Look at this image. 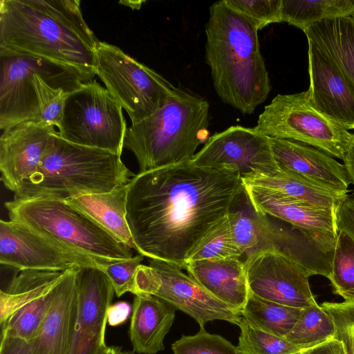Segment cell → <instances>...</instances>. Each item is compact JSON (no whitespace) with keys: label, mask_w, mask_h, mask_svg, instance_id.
<instances>
[{"label":"cell","mask_w":354,"mask_h":354,"mask_svg":"<svg viewBox=\"0 0 354 354\" xmlns=\"http://www.w3.org/2000/svg\"><path fill=\"white\" fill-rule=\"evenodd\" d=\"M191 162L200 167H230L242 180L270 176L281 169L276 163L270 138L255 128L231 126L209 137Z\"/></svg>","instance_id":"obj_13"},{"label":"cell","mask_w":354,"mask_h":354,"mask_svg":"<svg viewBox=\"0 0 354 354\" xmlns=\"http://www.w3.org/2000/svg\"><path fill=\"white\" fill-rule=\"evenodd\" d=\"M321 306L334 323V338L342 342L345 354H354V302L325 301Z\"/></svg>","instance_id":"obj_39"},{"label":"cell","mask_w":354,"mask_h":354,"mask_svg":"<svg viewBox=\"0 0 354 354\" xmlns=\"http://www.w3.org/2000/svg\"><path fill=\"white\" fill-rule=\"evenodd\" d=\"M35 89L38 103L39 122L59 128L66 100L71 92L58 88L40 74L34 75Z\"/></svg>","instance_id":"obj_36"},{"label":"cell","mask_w":354,"mask_h":354,"mask_svg":"<svg viewBox=\"0 0 354 354\" xmlns=\"http://www.w3.org/2000/svg\"><path fill=\"white\" fill-rule=\"evenodd\" d=\"M252 205L259 213L297 227L337 235V214L274 192L243 185Z\"/></svg>","instance_id":"obj_21"},{"label":"cell","mask_w":354,"mask_h":354,"mask_svg":"<svg viewBox=\"0 0 354 354\" xmlns=\"http://www.w3.org/2000/svg\"><path fill=\"white\" fill-rule=\"evenodd\" d=\"M95 69L106 88L127 112L131 124L155 113L177 89L153 69L105 41L97 43Z\"/></svg>","instance_id":"obj_9"},{"label":"cell","mask_w":354,"mask_h":354,"mask_svg":"<svg viewBox=\"0 0 354 354\" xmlns=\"http://www.w3.org/2000/svg\"><path fill=\"white\" fill-rule=\"evenodd\" d=\"M328 279L335 294L354 302V238L344 230H338Z\"/></svg>","instance_id":"obj_31"},{"label":"cell","mask_w":354,"mask_h":354,"mask_svg":"<svg viewBox=\"0 0 354 354\" xmlns=\"http://www.w3.org/2000/svg\"><path fill=\"white\" fill-rule=\"evenodd\" d=\"M111 151L74 144L53 136L35 174L14 192L15 200L65 201L109 192L129 184L135 176Z\"/></svg>","instance_id":"obj_4"},{"label":"cell","mask_w":354,"mask_h":354,"mask_svg":"<svg viewBox=\"0 0 354 354\" xmlns=\"http://www.w3.org/2000/svg\"><path fill=\"white\" fill-rule=\"evenodd\" d=\"M178 266L149 259L136 274L133 295L156 297L192 317L200 327L214 320L239 325L241 313L202 288Z\"/></svg>","instance_id":"obj_11"},{"label":"cell","mask_w":354,"mask_h":354,"mask_svg":"<svg viewBox=\"0 0 354 354\" xmlns=\"http://www.w3.org/2000/svg\"><path fill=\"white\" fill-rule=\"evenodd\" d=\"M68 92L90 82L77 71L48 59L0 50V129L26 121H39L34 75Z\"/></svg>","instance_id":"obj_7"},{"label":"cell","mask_w":354,"mask_h":354,"mask_svg":"<svg viewBox=\"0 0 354 354\" xmlns=\"http://www.w3.org/2000/svg\"><path fill=\"white\" fill-rule=\"evenodd\" d=\"M343 161L351 183L354 185V138L347 149Z\"/></svg>","instance_id":"obj_44"},{"label":"cell","mask_w":354,"mask_h":354,"mask_svg":"<svg viewBox=\"0 0 354 354\" xmlns=\"http://www.w3.org/2000/svg\"><path fill=\"white\" fill-rule=\"evenodd\" d=\"M209 103L177 88L165 103L127 131L124 147L134 155L139 173L191 161L209 138Z\"/></svg>","instance_id":"obj_5"},{"label":"cell","mask_w":354,"mask_h":354,"mask_svg":"<svg viewBox=\"0 0 354 354\" xmlns=\"http://www.w3.org/2000/svg\"><path fill=\"white\" fill-rule=\"evenodd\" d=\"M63 273L37 270L17 271L0 290V326L23 306L52 290Z\"/></svg>","instance_id":"obj_26"},{"label":"cell","mask_w":354,"mask_h":354,"mask_svg":"<svg viewBox=\"0 0 354 354\" xmlns=\"http://www.w3.org/2000/svg\"><path fill=\"white\" fill-rule=\"evenodd\" d=\"M132 313V306L127 301L111 304L107 311V324L118 326L125 323Z\"/></svg>","instance_id":"obj_42"},{"label":"cell","mask_w":354,"mask_h":354,"mask_svg":"<svg viewBox=\"0 0 354 354\" xmlns=\"http://www.w3.org/2000/svg\"><path fill=\"white\" fill-rule=\"evenodd\" d=\"M5 207L10 221L91 257L97 266L133 257L129 248L64 201L12 199Z\"/></svg>","instance_id":"obj_6"},{"label":"cell","mask_w":354,"mask_h":354,"mask_svg":"<svg viewBox=\"0 0 354 354\" xmlns=\"http://www.w3.org/2000/svg\"><path fill=\"white\" fill-rule=\"evenodd\" d=\"M55 127L26 121L2 131L0 136L1 180L15 192L36 172L54 135Z\"/></svg>","instance_id":"obj_16"},{"label":"cell","mask_w":354,"mask_h":354,"mask_svg":"<svg viewBox=\"0 0 354 354\" xmlns=\"http://www.w3.org/2000/svg\"><path fill=\"white\" fill-rule=\"evenodd\" d=\"M243 189L236 169L191 161L136 174L128 184L127 221L136 250L184 268Z\"/></svg>","instance_id":"obj_1"},{"label":"cell","mask_w":354,"mask_h":354,"mask_svg":"<svg viewBox=\"0 0 354 354\" xmlns=\"http://www.w3.org/2000/svg\"><path fill=\"white\" fill-rule=\"evenodd\" d=\"M57 284L44 295L15 312L1 326V333L26 340L32 339L49 312L56 294Z\"/></svg>","instance_id":"obj_32"},{"label":"cell","mask_w":354,"mask_h":354,"mask_svg":"<svg viewBox=\"0 0 354 354\" xmlns=\"http://www.w3.org/2000/svg\"><path fill=\"white\" fill-rule=\"evenodd\" d=\"M122 349L118 346H109L107 351L104 354H120Z\"/></svg>","instance_id":"obj_45"},{"label":"cell","mask_w":354,"mask_h":354,"mask_svg":"<svg viewBox=\"0 0 354 354\" xmlns=\"http://www.w3.org/2000/svg\"><path fill=\"white\" fill-rule=\"evenodd\" d=\"M127 129L121 105L93 80L69 93L58 133L70 142L121 156Z\"/></svg>","instance_id":"obj_10"},{"label":"cell","mask_w":354,"mask_h":354,"mask_svg":"<svg viewBox=\"0 0 354 354\" xmlns=\"http://www.w3.org/2000/svg\"><path fill=\"white\" fill-rule=\"evenodd\" d=\"M354 0H282L281 22L304 30L324 19L351 16Z\"/></svg>","instance_id":"obj_29"},{"label":"cell","mask_w":354,"mask_h":354,"mask_svg":"<svg viewBox=\"0 0 354 354\" xmlns=\"http://www.w3.org/2000/svg\"><path fill=\"white\" fill-rule=\"evenodd\" d=\"M354 89V22L350 16L324 19L303 30Z\"/></svg>","instance_id":"obj_24"},{"label":"cell","mask_w":354,"mask_h":354,"mask_svg":"<svg viewBox=\"0 0 354 354\" xmlns=\"http://www.w3.org/2000/svg\"><path fill=\"white\" fill-rule=\"evenodd\" d=\"M205 25V61L216 94L243 114H252L271 85L260 51L258 30L224 0L209 8Z\"/></svg>","instance_id":"obj_3"},{"label":"cell","mask_w":354,"mask_h":354,"mask_svg":"<svg viewBox=\"0 0 354 354\" xmlns=\"http://www.w3.org/2000/svg\"><path fill=\"white\" fill-rule=\"evenodd\" d=\"M242 255H243V253L233 238L230 221L227 216L194 252L187 263L203 260L240 258Z\"/></svg>","instance_id":"obj_34"},{"label":"cell","mask_w":354,"mask_h":354,"mask_svg":"<svg viewBox=\"0 0 354 354\" xmlns=\"http://www.w3.org/2000/svg\"><path fill=\"white\" fill-rule=\"evenodd\" d=\"M308 44V91L313 104L345 129H354V89L319 48Z\"/></svg>","instance_id":"obj_17"},{"label":"cell","mask_w":354,"mask_h":354,"mask_svg":"<svg viewBox=\"0 0 354 354\" xmlns=\"http://www.w3.org/2000/svg\"><path fill=\"white\" fill-rule=\"evenodd\" d=\"M64 271L43 324L30 340L31 354H70L76 316V272Z\"/></svg>","instance_id":"obj_19"},{"label":"cell","mask_w":354,"mask_h":354,"mask_svg":"<svg viewBox=\"0 0 354 354\" xmlns=\"http://www.w3.org/2000/svg\"><path fill=\"white\" fill-rule=\"evenodd\" d=\"M338 230H344L354 238V197L348 196L337 212Z\"/></svg>","instance_id":"obj_40"},{"label":"cell","mask_w":354,"mask_h":354,"mask_svg":"<svg viewBox=\"0 0 354 354\" xmlns=\"http://www.w3.org/2000/svg\"><path fill=\"white\" fill-rule=\"evenodd\" d=\"M120 354H135L133 351H121Z\"/></svg>","instance_id":"obj_46"},{"label":"cell","mask_w":354,"mask_h":354,"mask_svg":"<svg viewBox=\"0 0 354 354\" xmlns=\"http://www.w3.org/2000/svg\"><path fill=\"white\" fill-rule=\"evenodd\" d=\"M227 217L233 238L243 254L264 247L269 217L256 210L244 187L234 199Z\"/></svg>","instance_id":"obj_27"},{"label":"cell","mask_w":354,"mask_h":354,"mask_svg":"<svg viewBox=\"0 0 354 354\" xmlns=\"http://www.w3.org/2000/svg\"><path fill=\"white\" fill-rule=\"evenodd\" d=\"M304 354H345L343 345L335 338L303 351Z\"/></svg>","instance_id":"obj_43"},{"label":"cell","mask_w":354,"mask_h":354,"mask_svg":"<svg viewBox=\"0 0 354 354\" xmlns=\"http://www.w3.org/2000/svg\"><path fill=\"white\" fill-rule=\"evenodd\" d=\"M243 262L250 290L259 297L299 308L317 304L310 273L276 248L254 251Z\"/></svg>","instance_id":"obj_12"},{"label":"cell","mask_w":354,"mask_h":354,"mask_svg":"<svg viewBox=\"0 0 354 354\" xmlns=\"http://www.w3.org/2000/svg\"><path fill=\"white\" fill-rule=\"evenodd\" d=\"M115 292L97 266L79 267L76 272V316L70 354H104L107 311Z\"/></svg>","instance_id":"obj_15"},{"label":"cell","mask_w":354,"mask_h":354,"mask_svg":"<svg viewBox=\"0 0 354 354\" xmlns=\"http://www.w3.org/2000/svg\"><path fill=\"white\" fill-rule=\"evenodd\" d=\"M335 327L328 313L318 304L301 309L286 337L292 344L308 349L334 338Z\"/></svg>","instance_id":"obj_30"},{"label":"cell","mask_w":354,"mask_h":354,"mask_svg":"<svg viewBox=\"0 0 354 354\" xmlns=\"http://www.w3.org/2000/svg\"><path fill=\"white\" fill-rule=\"evenodd\" d=\"M0 354H31L30 340L1 333Z\"/></svg>","instance_id":"obj_41"},{"label":"cell","mask_w":354,"mask_h":354,"mask_svg":"<svg viewBox=\"0 0 354 354\" xmlns=\"http://www.w3.org/2000/svg\"><path fill=\"white\" fill-rule=\"evenodd\" d=\"M294 354H304V353H303V352H300V353H294Z\"/></svg>","instance_id":"obj_48"},{"label":"cell","mask_w":354,"mask_h":354,"mask_svg":"<svg viewBox=\"0 0 354 354\" xmlns=\"http://www.w3.org/2000/svg\"><path fill=\"white\" fill-rule=\"evenodd\" d=\"M270 142L274 160L281 170L348 194L351 181L344 164L318 149L297 141L270 138Z\"/></svg>","instance_id":"obj_18"},{"label":"cell","mask_w":354,"mask_h":354,"mask_svg":"<svg viewBox=\"0 0 354 354\" xmlns=\"http://www.w3.org/2000/svg\"><path fill=\"white\" fill-rule=\"evenodd\" d=\"M254 128L269 138L297 141L342 160L354 138L315 107L308 90L277 95L265 106Z\"/></svg>","instance_id":"obj_8"},{"label":"cell","mask_w":354,"mask_h":354,"mask_svg":"<svg viewBox=\"0 0 354 354\" xmlns=\"http://www.w3.org/2000/svg\"><path fill=\"white\" fill-rule=\"evenodd\" d=\"M184 269L210 295L241 312L250 288L240 258L192 261Z\"/></svg>","instance_id":"obj_20"},{"label":"cell","mask_w":354,"mask_h":354,"mask_svg":"<svg viewBox=\"0 0 354 354\" xmlns=\"http://www.w3.org/2000/svg\"><path fill=\"white\" fill-rule=\"evenodd\" d=\"M128 184L109 192L86 194L64 201L81 212L118 241L136 250L127 221Z\"/></svg>","instance_id":"obj_23"},{"label":"cell","mask_w":354,"mask_h":354,"mask_svg":"<svg viewBox=\"0 0 354 354\" xmlns=\"http://www.w3.org/2000/svg\"><path fill=\"white\" fill-rule=\"evenodd\" d=\"M232 9L247 18L258 30L281 22L282 0H224Z\"/></svg>","instance_id":"obj_37"},{"label":"cell","mask_w":354,"mask_h":354,"mask_svg":"<svg viewBox=\"0 0 354 354\" xmlns=\"http://www.w3.org/2000/svg\"><path fill=\"white\" fill-rule=\"evenodd\" d=\"M171 350L174 354H240L237 346L205 327H200L195 335H182L171 344Z\"/></svg>","instance_id":"obj_35"},{"label":"cell","mask_w":354,"mask_h":354,"mask_svg":"<svg viewBox=\"0 0 354 354\" xmlns=\"http://www.w3.org/2000/svg\"><path fill=\"white\" fill-rule=\"evenodd\" d=\"M301 309L267 300L250 290L241 314L254 326L286 338L297 322Z\"/></svg>","instance_id":"obj_28"},{"label":"cell","mask_w":354,"mask_h":354,"mask_svg":"<svg viewBox=\"0 0 354 354\" xmlns=\"http://www.w3.org/2000/svg\"><path fill=\"white\" fill-rule=\"evenodd\" d=\"M0 263L17 271L97 266L91 257L17 223L0 221Z\"/></svg>","instance_id":"obj_14"},{"label":"cell","mask_w":354,"mask_h":354,"mask_svg":"<svg viewBox=\"0 0 354 354\" xmlns=\"http://www.w3.org/2000/svg\"><path fill=\"white\" fill-rule=\"evenodd\" d=\"M176 309L151 295H135L129 335L133 351L156 354L165 349L164 340L175 319Z\"/></svg>","instance_id":"obj_22"},{"label":"cell","mask_w":354,"mask_h":354,"mask_svg":"<svg viewBox=\"0 0 354 354\" xmlns=\"http://www.w3.org/2000/svg\"><path fill=\"white\" fill-rule=\"evenodd\" d=\"M143 259L144 256L138 253L131 259L115 260L97 267L108 277L115 294L120 297L128 292L134 293L136 272Z\"/></svg>","instance_id":"obj_38"},{"label":"cell","mask_w":354,"mask_h":354,"mask_svg":"<svg viewBox=\"0 0 354 354\" xmlns=\"http://www.w3.org/2000/svg\"><path fill=\"white\" fill-rule=\"evenodd\" d=\"M237 348L240 354H294L306 350L286 338L265 332L241 317Z\"/></svg>","instance_id":"obj_33"},{"label":"cell","mask_w":354,"mask_h":354,"mask_svg":"<svg viewBox=\"0 0 354 354\" xmlns=\"http://www.w3.org/2000/svg\"><path fill=\"white\" fill-rule=\"evenodd\" d=\"M350 17H351V19H353V21L354 22V12L351 14V15Z\"/></svg>","instance_id":"obj_47"},{"label":"cell","mask_w":354,"mask_h":354,"mask_svg":"<svg viewBox=\"0 0 354 354\" xmlns=\"http://www.w3.org/2000/svg\"><path fill=\"white\" fill-rule=\"evenodd\" d=\"M98 41L80 0L0 1V50L41 57L93 80Z\"/></svg>","instance_id":"obj_2"},{"label":"cell","mask_w":354,"mask_h":354,"mask_svg":"<svg viewBox=\"0 0 354 354\" xmlns=\"http://www.w3.org/2000/svg\"><path fill=\"white\" fill-rule=\"evenodd\" d=\"M242 182L243 185L274 192L335 214L348 196L323 187L292 172L283 170L274 175L257 176L242 180Z\"/></svg>","instance_id":"obj_25"}]
</instances>
